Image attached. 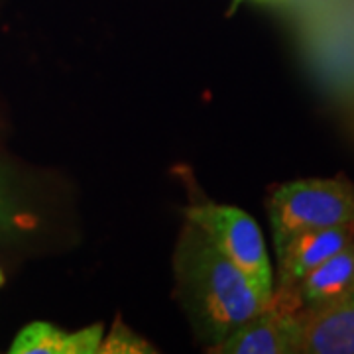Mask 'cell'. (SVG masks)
I'll return each mask as SVG.
<instances>
[{
	"label": "cell",
	"instance_id": "3957f363",
	"mask_svg": "<svg viewBox=\"0 0 354 354\" xmlns=\"http://www.w3.org/2000/svg\"><path fill=\"white\" fill-rule=\"evenodd\" d=\"M187 221L199 227L216 248L250 279L266 304L274 293L272 266L262 230L252 216L228 205L201 203L185 209Z\"/></svg>",
	"mask_w": 354,
	"mask_h": 354
},
{
	"label": "cell",
	"instance_id": "277c9868",
	"mask_svg": "<svg viewBox=\"0 0 354 354\" xmlns=\"http://www.w3.org/2000/svg\"><path fill=\"white\" fill-rule=\"evenodd\" d=\"M301 304L295 290H274L260 313L209 348L221 354H295L299 342Z\"/></svg>",
	"mask_w": 354,
	"mask_h": 354
},
{
	"label": "cell",
	"instance_id": "ba28073f",
	"mask_svg": "<svg viewBox=\"0 0 354 354\" xmlns=\"http://www.w3.org/2000/svg\"><path fill=\"white\" fill-rule=\"evenodd\" d=\"M102 325L79 330H62L51 323H30L14 339L12 354H99L102 344Z\"/></svg>",
	"mask_w": 354,
	"mask_h": 354
},
{
	"label": "cell",
	"instance_id": "8fae6325",
	"mask_svg": "<svg viewBox=\"0 0 354 354\" xmlns=\"http://www.w3.org/2000/svg\"><path fill=\"white\" fill-rule=\"evenodd\" d=\"M2 281H4V278H2V272H0V286H2Z\"/></svg>",
	"mask_w": 354,
	"mask_h": 354
},
{
	"label": "cell",
	"instance_id": "9c48e42d",
	"mask_svg": "<svg viewBox=\"0 0 354 354\" xmlns=\"http://www.w3.org/2000/svg\"><path fill=\"white\" fill-rule=\"evenodd\" d=\"M144 353H156L152 346L144 339H140L134 330H130L120 321L116 319L113 330L109 333L106 339H102L101 351L99 354H144Z\"/></svg>",
	"mask_w": 354,
	"mask_h": 354
},
{
	"label": "cell",
	"instance_id": "7a4b0ae2",
	"mask_svg": "<svg viewBox=\"0 0 354 354\" xmlns=\"http://www.w3.org/2000/svg\"><path fill=\"white\" fill-rule=\"evenodd\" d=\"M268 216L278 248L293 234L354 223V183L344 176L297 179L272 191Z\"/></svg>",
	"mask_w": 354,
	"mask_h": 354
},
{
	"label": "cell",
	"instance_id": "8992f818",
	"mask_svg": "<svg viewBox=\"0 0 354 354\" xmlns=\"http://www.w3.org/2000/svg\"><path fill=\"white\" fill-rule=\"evenodd\" d=\"M299 354H354V297L304 311L299 317Z\"/></svg>",
	"mask_w": 354,
	"mask_h": 354
},
{
	"label": "cell",
	"instance_id": "7c38bea8",
	"mask_svg": "<svg viewBox=\"0 0 354 354\" xmlns=\"http://www.w3.org/2000/svg\"><path fill=\"white\" fill-rule=\"evenodd\" d=\"M351 295H353V297H354V291H353V293H351Z\"/></svg>",
	"mask_w": 354,
	"mask_h": 354
},
{
	"label": "cell",
	"instance_id": "30bf717a",
	"mask_svg": "<svg viewBox=\"0 0 354 354\" xmlns=\"http://www.w3.org/2000/svg\"><path fill=\"white\" fill-rule=\"evenodd\" d=\"M242 2H246V0H232V6H230V14L234 12L239 6H241ZM256 2H270V0H256Z\"/></svg>",
	"mask_w": 354,
	"mask_h": 354
},
{
	"label": "cell",
	"instance_id": "52a82bcc",
	"mask_svg": "<svg viewBox=\"0 0 354 354\" xmlns=\"http://www.w3.org/2000/svg\"><path fill=\"white\" fill-rule=\"evenodd\" d=\"M354 291V241L297 281L295 293L304 311L341 301Z\"/></svg>",
	"mask_w": 354,
	"mask_h": 354
},
{
	"label": "cell",
	"instance_id": "6da1fadb",
	"mask_svg": "<svg viewBox=\"0 0 354 354\" xmlns=\"http://www.w3.org/2000/svg\"><path fill=\"white\" fill-rule=\"evenodd\" d=\"M174 266L177 299L209 348L268 305L241 268L189 221L177 241Z\"/></svg>",
	"mask_w": 354,
	"mask_h": 354
},
{
	"label": "cell",
	"instance_id": "5b68a950",
	"mask_svg": "<svg viewBox=\"0 0 354 354\" xmlns=\"http://www.w3.org/2000/svg\"><path fill=\"white\" fill-rule=\"evenodd\" d=\"M354 241V223L341 227L317 228L293 234L276 248L278 256V288L295 290L297 281L307 272L323 264L333 254Z\"/></svg>",
	"mask_w": 354,
	"mask_h": 354
}]
</instances>
